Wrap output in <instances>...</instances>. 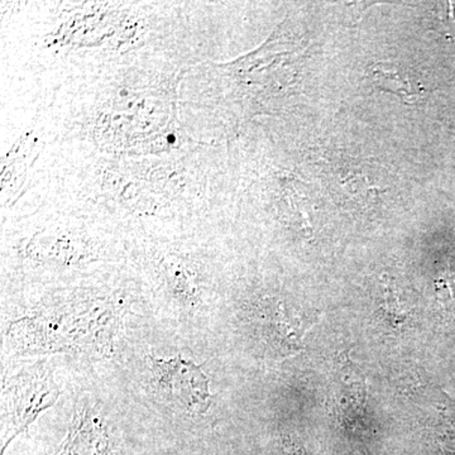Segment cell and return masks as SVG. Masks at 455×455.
Returning <instances> with one entry per match:
<instances>
[{
  "label": "cell",
  "instance_id": "cell-1",
  "mask_svg": "<svg viewBox=\"0 0 455 455\" xmlns=\"http://www.w3.org/2000/svg\"><path fill=\"white\" fill-rule=\"evenodd\" d=\"M60 388L46 364L23 367L3 382L2 439L4 455L14 439L28 431L42 412L57 403Z\"/></svg>",
  "mask_w": 455,
  "mask_h": 455
},
{
  "label": "cell",
  "instance_id": "cell-5",
  "mask_svg": "<svg viewBox=\"0 0 455 455\" xmlns=\"http://www.w3.org/2000/svg\"><path fill=\"white\" fill-rule=\"evenodd\" d=\"M435 11L443 26L455 32V2L439 3Z\"/></svg>",
  "mask_w": 455,
  "mask_h": 455
},
{
  "label": "cell",
  "instance_id": "cell-4",
  "mask_svg": "<svg viewBox=\"0 0 455 455\" xmlns=\"http://www.w3.org/2000/svg\"><path fill=\"white\" fill-rule=\"evenodd\" d=\"M371 73L377 89L397 95L403 103L414 104L423 95V88L391 62H377L371 68Z\"/></svg>",
  "mask_w": 455,
  "mask_h": 455
},
{
  "label": "cell",
  "instance_id": "cell-3",
  "mask_svg": "<svg viewBox=\"0 0 455 455\" xmlns=\"http://www.w3.org/2000/svg\"><path fill=\"white\" fill-rule=\"evenodd\" d=\"M52 455H116L109 427L97 406L84 403L75 410L68 434Z\"/></svg>",
  "mask_w": 455,
  "mask_h": 455
},
{
  "label": "cell",
  "instance_id": "cell-2",
  "mask_svg": "<svg viewBox=\"0 0 455 455\" xmlns=\"http://www.w3.org/2000/svg\"><path fill=\"white\" fill-rule=\"evenodd\" d=\"M149 374L156 390L190 416L206 415L212 405L209 379L193 359L148 355Z\"/></svg>",
  "mask_w": 455,
  "mask_h": 455
}]
</instances>
